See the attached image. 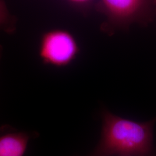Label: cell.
Listing matches in <instances>:
<instances>
[{"instance_id": "cell-2", "label": "cell", "mask_w": 156, "mask_h": 156, "mask_svg": "<svg viewBox=\"0 0 156 156\" xmlns=\"http://www.w3.org/2000/svg\"><path fill=\"white\" fill-rule=\"evenodd\" d=\"M106 29L126 30L134 24H147L156 13V0H100Z\"/></svg>"}, {"instance_id": "cell-3", "label": "cell", "mask_w": 156, "mask_h": 156, "mask_svg": "<svg viewBox=\"0 0 156 156\" xmlns=\"http://www.w3.org/2000/svg\"><path fill=\"white\" fill-rule=\"evenodd\" d=\"M79 53L76 40L66 30H52L46 32L41 37L39 56L45 64L66 67L76 58Z\"/></svg>"}, {"instance_id": "cell-4", "label": "cell", "mask_w": 156, "mask_h": 156, "mask_svg": "<svg viewBox=\"0 0 156 156\" xmlns=\"http://www.w3.org/2000/svg\"><path fill=\"white\" fill-rule=\"evenodd\" d=\"M37 133L20 131L10 125L0 126V156H23Z\"/></svg>"}, {"instance_id": "cell-5", "label": "cell", "mask_w": 156, "mask_h": 156, "mask_svg": "<svg viewBox=\"0 0 156 156\" xmlns=\"http://www.w3.org/2000/svg\"><path fill=\"white\" fill-rule=\"evenodd\" d=\"M10 15L4 0H0V27L9 22Z\"/></svg>"}, {"instance_id": "cell-7", "label": "cell", "mask_w": 156, "mask_h": 156, "mask_svg": "<svg viewBox=\"0 0 156 156\" xmlns=\"http://www.w3.org/2000/svg\"><path fill=\"white\" fill-rule=\"evenodd\" d=\"M1 55H2V48L0 46V59H1Z\"/></svg>"}, {"instance_id": "cell-8", "label": "cell", "mask_w": 156, "mask_h": 156, "mask_svg": "<svg viewBox=\"0 0 156 156\" xmlns=\"http://www.w3.org/2000/svg\"></svg>"}, {"instance_id": "cell-1", "label": "cell", "mask_w": 156, "mask_h": 156, "mask_svg": "<svg viewBox=\"0 0 156 156\" xmlns=\"http://www.w3.org/2000/svg\"><path fill=\"white\" fill-rule=\"evenodd\" d=\"M102 135L90 156H147L153 142L156 120L138 123L103 112Z\"/></svg>"}, {"instance_id": "cell-6", "label": "cell", "mask_w": 156, "mask_h": 156, "mask_svg": "<svg viewBox=\"0 0 156 156\" xmlns=\"http://www.w3.org/2000/svg\"><path fill=\"white\" fill-rule=\"evenodd\" d=\"M71 2H73L76 5H86L89 4L91 0H69Z\"/></svg>"}]
</instances>
